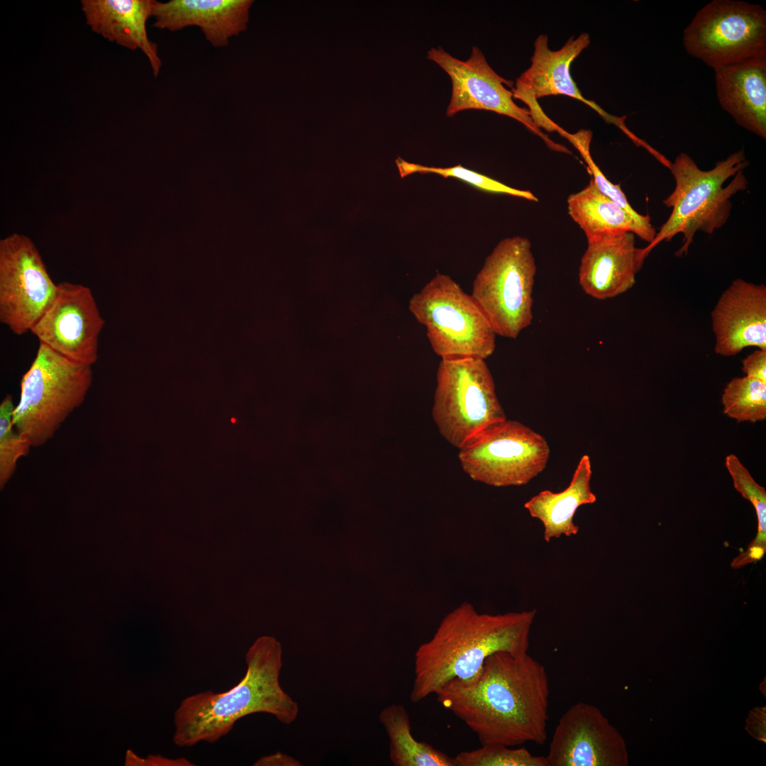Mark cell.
<instances>
[{
	"label": "cell",
	"mask_w": 766,
	"mask_h": 766,
	"mask_svg": "<svg viewBox=\"0 0 766 766\" xmlns=\"http://www.w3.org/2000/svg\"><path fill=\"white\" fill-rule=\"evenodd\" d=\"M435 694L482 745H543L547 740L548 676L545 667L528 653H495L485 660L474 684H450Z\"/></svg>",
	"instance_id": "cell-1"
},
{
	"label": "cell",
	"mask_w": 766,
	"mask_h": 766,
	"mask_svg": "<svg viewBox=\"0 0 766 766\" xmlns=\"http://www.w3.org/2000/svg\"><path fill=\"white\" fill-rule=\"evenodd\" d=\"M535 616V609L480 614L471 603H462L444 616L433 637L417 648L411 701H421L450 684H474L485 660L495 653H527Z\"/></svg>",
	"instance_id": "cell-2"
},
{
	"label": "cell",
	"mask_w": 766,
	"mask_h": 766,
	"mask_svg": "<svg viewBox=\"0 0 766 766\" xmlns=\"http://www.w3.org/2000/svg\"><path fill=\"white\" fill-rule=\"evenodd\" d=\"M247 670L233 688L222 693L206 691L184 699L174 713L173 743L192 747L213 743L228 735L241 718L255 713L293 723L298 704L280 686L282 648L274 637L258 638L245 654Z\"/></svg>",
	"instance_id": "cell-3"
},
{
	"label": "cell",
	"mask_w": 766,
	"mask_h": 766,
	"mask_svg": "<svg viewBox=\"0 0 766 766\" xmlns=\"http://www.w3.org/2000/svg\"><path fill=\"white\" fill-rule=\"evenodd\" d=\"M749 163L743 150L717 162L709 170H701L687 154L678 155L669 168L675 187L662 201L672 212L653 240L643 248L646 256L659 243L671 240L678 233L683 236L682 245L675 255H685L697 231L712 234L721 228L731 214V199L748 187L743 170Z\"/></svg>",
	"instance_id": "cell-4"
},
{
	"label": "cell",
	"mask_w": 766,
	"mask_h": 766,
	"mask_svg": "<svg viewBox=\"0 0 766 766\" xmlns=\"http://www.w3.org/2000/svg\"><path fill=\"white\" fill-rule=\"evenodd\" d=\"M92 382L91 366L40 343L21 381L20 399L13 413L15 428L32 447L44 445L82 404Z\"/></svg>",
	"instance_id": "cell-5"
},
{
	"label": "cell",
	"mask_w": 766,
	"mask_h": 766,
	"mask_svg": "<svg viewBox=\"0 0 766 766\" xmlns=\"http://www.w3.org/2000/svg\"><path fill=\"white\" fill-rule=\"evenodd\" d=\"M409 309L441 360H485L495 350L496 335L487 318L449 275L436 273L412 296Z\"/></svg>",
	"instance_id": "cell-6"
},
{
	"label": "cell",
	"mask_w": 766,
	"mask_h": 766,
	"mask_svg": "<svg viewBox=\"0 0 766 766\" xmlns=\"http://www.w3.org/2000/svg\"><path fill=\"white\" fill-rule=\"evenodd\" d=\"M535 274L531 243L526 237L504 238L486 257L471 296L496 335L515 339L531 325Z\"/></svg>",
	"instance_id": "cell-7"
},
{
	"label": "cell",
	"mask_w": 766,
	"mask_h": 766,
	"mask_svg": "<svg viewBox=\"0 0 766 766\" xmlns=\"http://www.w3.org/2000/svg\"><path fill=\"white\" fill-rule=\"evenodd\" d=\"M432 416L440 435L458 449L488 426L506 418L485 360H440Z\"/></svg>",
	"instance_id": "cell-8"
},
{
	"label": "cell",
	"mask_w": 766,
	"mask_h": 766,
	"mask_svg": "<svg viewBox=\"0 0 766 766\" xmlns=\"http://www.w3.org/2000/svg\"><path fill=\"white\" fill-rule=\"evenodd\" d=\"M459 450L464 472L474 481L496 487L528 483L545 468L550 457L543 436L506 418L474 435Z\"/></svg>",
	"instance_id": "cell-9"
},
{
	"label": "cell",
	"mask_w": 766,
	"mask_h": 766,
	"mask_svg": "<svg viewBox=\"0 0 766 766\" xmlns=\"http://www.w3.org/2000/svg\"><path fill=\"white\" fill-rule=\"evenodd\" d=\"M682 43L714 70L766 55V12L758 4L714 0L684 30Z\"/></svg>",
	"instance_id": "cell-10"
},
{
	"label": "cell",
	"mask_w": 766,
	"mask_h": 766,
	"mask_svg": "<svg viewBox=\"0 0 766 766\" xmlns=\"http://www.w3.org/2000/svg\"><path fill=\"white\" fill-rule=\"evenodd\" d=\"M51 279L37 247L28 236L0 240V321L18 335L30 332L55 298Z\"/></svg>",
	"instance_id": "cell-11"
},
{
	"label": "cell",
	"mask_w": 766,
	"mask_h": 766,
	"mask_svg": "<svg viewBox=\"0 0 766 766\" xmlns=\"http://www.w3.org/2000/svg\"><path fill=\"white\" fill-rule=\"evenodd\" d=\"M427 58L450 77L452 94L446 114L453 116L467 109L486 110L512 118L538 135L551 150L570 153L567 148L550 140L533 121L528 109L518 106L505 85L513 83L499 76L488 64L481 50L474 46L470 57L459 60L442 48H431Z\"/></svg>",
	"instance_id": "cell-12"
},
{
	"label": "cell",
	"mask_w": 766,
	"mask_h": 766,
	"mask_svg": "<svg viewBox=\"0 0 766 766\" xmlns=\"http://www.w3.org/2000/svg\"><path fill=\"white\" fill-rule=\"evenodd\" d=\"M104 324L91 289L65 281L57 284L55 298L30 333L61 355L92 366Z\"/></svg>",
	"instance_id": "cell-13"
},
{
	"label": "cell",
	"mask_w": 766,
	"mask_h": 766,
	"mask_svg": "<svg viewBox=\"0 0 766 766\" xmlns=\"http://www.w3.org/2000/svg\"><path fill=\"white\" fill-rule=\"evenodd\" d=\"M589 43L590 38L586 33L575 38L571 37L557 50H550L545 35H540L535 40L531 65L516 79L511 91L514 98L528 105L531 116L540 129L557 131L560 134L563 130L546 116L537 101L539 98L549 95L574 98L594 109L606 121L614 123L621 130L626 128L621 118L606 113L593 101L587 100L572 78L571 63Z\"/></svg>",
	"instance_id": "cell-14"
},
{
	"label": "cell",
	"mask_w": 766,
	"mask_h": 766,
	"mask_svg": "<svg viewBox=\"0 0 766 766\" xmlns=\"http://www.w3.org/2000/svg\"><path fill=\"white\" fill-rule=\"evenodd\" d=\"M548 766H621L625 742L595 706L578 702L560 717L545 756Z\"/></svg>",
	"instance_id": "cell-15"
},
{
	"label": "cell",
	"mask_w": 766,
	"mask_h": 766,
	"mask_svg": "<svg viewBox=\"0 0 766 766\" xmlns=\"http://www.w3.org/2000/svg\"><path fill=\"white\" fill-rule=\"evenodd\" d=\"M714 352L731 357L744 348L766 349V287L736 279L711 313Z\"/></svg>",
	"instance_id": "cell-16"
},
{
	"label": "cell",
	"mask_w": 766,
	"mask_h": 766,
	"mask_svg": "<svg viewBox=\"0 0 766 766\" xmlns=\"http://www.w3.org/2000/svg\"><path fill=\"white\" fill-rule=\"evenodd\" d=\"M647 257L635 246V234L620 231L587 240L579 268V283L590 296L606 300L633 287Z\"/></svg>",
	"instance_id": "cell-17"
},
{
	"label": "cell",
	"mask_w": 766,
	"mask_h": 766,
	"mask_svg": "<svg viewBox=\"0 0 766 766\" xmlns=\"http://www.w3.org/2000/svg\"><path fill=\"white\" fill-rule=\"evenodd\" d=\"M252 0L155 1L153 26L175 32L198 27L214 48L228 45L230 40L246 30Z\"/></svg>",
	"instance_id": "cell-18"
},
{
	"label": "cell",
	"mask_w": 766,
	"mask_h": 766,
	"mask_svg": "<svg viewBox=\"0 0 766 766\" xmlns=\"http://www.w3.org/2000/svg\"><path fill=\"white\" fill-rule=\"evenodd\" d=\"M155 0H82V10L91 30L131 50H140L157 77L162 67L157 45L149 39L147 22Z\"/></svg>",
	"instance_id": "cell-19"
},
{
	"label": "cell",
	"mask_w": 766,
	"mask_h": 766,
	"mask_svg": "<svg viewBox=\"0 0 766 766\" xmlns=\"http://www.w3.org/2000/svg\"><path fill=\"white\" fill-rule=\"evenodd\" d=\"M718 101L736 123L766 139V55L714 70Z\"/></svg>",
	"instance_id": "cell-20"
},
{
	"label": "cell",
	"mask_w": 766,
	"mask_h": 766,
	"mask_svg": "<svg viewBox=\"0 0 766 766\" xmlns=\"http://www.w3.org/2000/svg\"><path fill=\"white\" fill-rule=\"evenodd\" d=\"M592 465L590 458L584 455L580 459L570 485L562 492H540L524 504L531 516L540 520L544 526L543 538L546 542L561 535H577L579 526L573 518L582 505L596 502L591 490Z\"/></svg>",
	"instance_id": "cell-21"
},
{
	"label": "cell",
	"mask_w": 766,
	"mask_h": 766,
	"mask_svg": "<svg viewBox=\"0 0 766 766\" xmlns=\"http://www.w3.org/2000/svg\"><path fill=\"white\" fill-rule=\"evenodd\" d=\"M568 214L584 231L587 240L615 232L628 231L650 243L656 231L652 223L638 221L601 193L592 179L582 190L568 196Z\"/></svg>",
	"instance_id": "cell-22"
},
{
	"label": "cell",
	"mask_w": 766,
	"mask_h": 766,
	"mask_svg": "<svg viewBox=\"0 0 766 766\" xmlns=\"http://www.w3.org/2000/svg\"><path fill=\"white\" fill-rule=\"evenodd\" d=\"M389 739V757L395 766H457L455 757L416 740L410 718L402 705L392 704L379 714Z\"/></svg>",
	"instance_id": "cell-23"
},
{
	"label": "cell",
	"mask_w": 766,
	"mask_h": 766,
	"mask_svg": "<svg viewBox=\"0 0 766 766\" xmlns=\"http://www.w3.org/2000/svg\"><path fill=\"white\" fill-rule=\"evenodd\" d=\"M723 412L738 422L766 419V383L747 376L728 382L721 395Z\"/></svg>",
	"instance_id": "cell-24"
},
{
	"label": "cell",
	"mask_w": 766,
	"mask_h": 766,
	"mask_svg": "<svg viewBox=\"0 0 766 766\" xmlns=\"http://www.w3.org/2000/svg\"><path fill=\"white\" fill-rule=\"evenodd\" d=\"M401 178L412 174H435L447 177H454L484 192L504 194L521 197L537 202V197L528 190L509 187L499 181L477 172L469 170L461 165L439 167L409 162L399 157L395 160Z\"/></svg>",
	"instance_id": "cell-25"
},
{
	"label": "cell",
	"mask_w": 766,
	"mask_h": 766,
	"mask_svg": "<svg viewBox=\"0 0 766 766\" xmlns=\"http://www.w3.org/2000/svg\"><path fill=\"white\" fill-rule=\"evenodd\" d=\"M15 406L7 394L0 404V487H4L14 474L18 460L25 457L32 447L13 424Z\"/></svg>",
	"instance_id": "cell-26"
},
{
	"label": "cell",
	"mask_w": 766,
	"mask_h": 766,
	"mask_svg": "<svg viewBox=\"0 0 766 766\" xmlns=\"http://www.w3.org/2000/svg\"><path fill=\"white\" fill-rule=\"evenodd\" d=\"M457 766H548L545 756L533 755L525 748L485 744L455 757Z\"/></svg>",
	"instance_id": "cell-27"
},
{
	"label": "cell",
	"mask_w": 766,
	"mask_h": 766,
	"mask_svg": "<svg viewBox=\"0 0 766 766\" xmlns=\"http://www.w3.org/2000/svg\"><path fill=\"white\" fill-rule=\"evenodd\" d=\"M590 133L581 131L575 134H568L567 138L578 149L588 165L592 180L599 191L642 223H651L650 216L638 213L630 205L626 196L618 184L610 182L592 160L589 152Z\"/></svg>",
	"instance_id": "cell-28"
},
{
	"label": "cell",
	"mask_w": 766,
	"mask_h": 766,
	"mask_svg": "<svg viewBox=\"0 0 766 766\" xmlns=\"http://www.w3.org/2000/svg\"><path fill=\"white\" fill-rule=\"evenodd\" d=\"M725 465L733 479L735 489L743 498L750 501L753 506L760 502H766L765 489L755 482L736 455H727Z\"/></svg>",
	"instance_id": "cell-29"
},
{
	"label": "cell",
	"mask_w": 766,
	"mask_h": 766,
	"mask_svg": "<svg viewBox=\"0 0 766 766\" xmlns=\"http://www.w3.org/2000/svg\"><path fill=\"white\" fill-rule=\"evenodd\" d=\"M742 370L747 377L766 383V349L757 348L742 360Z\"/></svg>",
	"instance_id": "cell-30"
},
{
	"label": "cell",
	"mask_w": 766,
	"mask_h": 766,
	"mask_svg": "<svg viewBox=\"0 0 766 766\" xmlns=\"http://www.w3.org/2000/svg\"><path fill=\"white\" fill-rule=\"evenodd\" d=\"M127 763L129 765H146V766H193L192 762L186 757L170 758L160 755L150 756L146 759L137 757L133 753L129 752L127 755Z\"/></svg>",
	"instance_id": "cell-31"
},
{
	"label": "cell",
	"mask_w": 766,
	"mask_h": 766,
	"mask_svg": "<svg viewBox=\"0 0 766 766\" xmlns=\"http://www.w3.org/2000/svg\"><path fill=\"white\" fill-rule=\"evenodd\" d=\"M766 552V547L750 543L745 551L740 553L733 559L731 565L734 569H738L747 564L756 562L763 557Z\"/></svg>",
	"instance_id": "cell-32"
},
{
	"label": "cell",
	"mask_w": 766,
	"mask_h": 766,
	"mask_svg": "<svg viewBox=\"0 0 766 766\" xmlns=\"http://www.w3.org/2000/svg\"><path fill=\"white\" fill-rule=\"evenodd\" d=\"M255 766H299L301 764L293 757L277 752L274 754L262 757L253 764Z\"/></svg>",
	"instance_id": "cell-33"
}]
</instances>
